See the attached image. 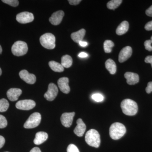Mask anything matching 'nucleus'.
Returning a JSON list of instances; mask_svg holds the SVG:
<instances>
[{
    "instance_id": "f257e3e1",
    "label": "nucleus",
    "mask_w": 152,
    "mask_h": 152,
    "mask_svg": "<svg viewBox=\"0 0 152 152\" xmlns=\"http://www.w3.org/2000/svg\"><path fill=\"white\" fill-rule=\"evenodd\" d=\"M121 108L123 113L129 116L134 115L138 110L137 103L130 99L124 100L121 103Z\"/></svg>"
},
{
    "instance_id": "f03ea898",
    "label": "nucleus",
    "mask_w": 152,
    "mask_h": 152,
    "mask_svg": "<svg viewBox=\"0 0 152 152\" xmlns=\"http://www.w3.org/2000/svg\"><path fill=\"white\" fill-rule=\"evenodd\" d=\"M126 128L124 125L120 123H115L110 128V135L114 140H118L124 135L126 133Z\"/></svg>"
},
{
    "instance_id": "7ed1b4c3",
    "label": "nucleus",
    "mask_w": 152,
    "mask_h": 152,
    "mask_svg": "<svg viewBox=\"0 0 152 152\" xmlns=\"http://www.w3.org/2000/svg\"><path fill=\"white\" fill-rule=\"evenodd\" d=\"M85 140L87 143L91 146L97 148L100 145V136L97 131L94 129L87 132L85 136Z\"/></svg>"
},
{
    "instance_id": "20e7f679",
    "label": "nucleus",
    "mask_w": 152,
    "mask_h": 152,
    "mask_svg": "<svg viewBox=\"0 0 152 152\" xmlns=\"http://www.w3.org/2000/svg\"><path fill=\"white\" fill-rule=\"evenodd\" d=\"M40 42L45 48L52 50L56 47V38L51 33H46L40 38Z\"/></svg>"
},
{
    "instance_id": "39448f33",
    "label": "nucleus",
    "mask_w": 152,
    "mask_h": 152,
    "mask_svg": "<svg viewBox=\"0 0 152 152\" xmlns=\"http://www.w3.org/2000/svg\"><path fill=\"white\" fill-rule=\"evenodd\" d=\"M28 50L27 44L23 41H17L12 47V53L14 56H21L26 55Z\"/></svg>"
},
{
    "instance_id": "423d86ee",
    "label": "nucleus",
    "mask_w": 152,
    "mask_h": 152,
    "mask_svg": "<svg viewBox=\"0 0 152 152\" xmlns=\"http://www.w3.org/2000/svg\"><path fill=\"white\" fill-rule=\"evenodd\" d=\"M41 115L39 113H34L32 114L26 121L24 125V127L26 129H33L37 127L41 122Z\"/></svg>"
},
{
    "instance_id": "0eeeda50",
    "label": "nucleus",
    "mask_w": 152,
    "mask_h": 152,
    "mask_svg": "<svg viewBox=\"0 0 152 152\" xmlns=\"http://www.w3.org/2000/svg\"><path fill=\"white\" fill-rule=\"evenodd\" d=\"M36 106V103L32 100L26 99L19 101L16 104V107L19 110H29L34 108Z\"/></svg>"
},
{
    "instance_id": "6e6552de",
    "label": "nucleus",
    "mask_w": 152,
    "mask_h": 152,
    "mask_svg": "<svg viewBox=\"0 0 152 152\" xmlns=\"http://www.w3.org/2000/svg\"><path fill=\"white\" fill-rule=\"evenodd\" d=\"M58 92V90L56 85L53 83H50L49 85L48 91L44 95V97L47 100L53 101L57 96Z\"/></svg>"
},
{
    "instance_id": "1a4fd4ad",
    "label": "nucleus",
    "mask_w": 152,
    "mask_h": 152,
    "mask_svg": "<svg viewBox=\"0 0 152 152\" xmlns=\"http://www.w3.org/2000/svg\"><path fill=\"white\" fill-rule=\"evenodd\" d=\"M16 20L21 24L31 23L34 20V15L28 12H22L17 15Z\"/></svg>"
},
{
    "instance_id": "9d476101",
    "label": "nucleus",
    "mask_w": 152,
    "mask_h": 152,
    "mask_svg": "<svg viewBox=\"0 0 152 152\" xmlns=\"http://www.w3.org/2000/svg\"><path fill=\"white\" fill-rule=\"evenodd\" d=\"M20 78L29 84H34L36 81V77L34 75L30 74L26 70L21 71L19 73Z\"/></svg>"
},
{
    "instance_id": "9b49d317",
    "label": "nucleus",
    "mask_w": 152,
    "mask_h": 152,
    "mask_svg": "<svg viewBox=\"0 0 152 152\" xmlns=\"http://www.w3.org/2000/svg\"><path fill=\"white\" fill-rule=\"evenodd\" d=\"M75 115V112L63 113L61 118L62 124L65 127H70L72 124L73 120Z\"/></svg>"
},
{
    "instance_id": "f8f14e48",
    "label": "nucleus",
    "mask_w": 152,
    "mask_h": 152,
    "mask_svg": "<svg viewBox=\"0 0 152 152\" xmlns=\"http://www.w3.org/2000/svg\"><path fill=\"white\" fill-rule=\"evenodd\" d=\"M132 49L131 47L126 46L122 49L119 55V61L123 63L128 60L132 56Z\"/></svg>"
},
{
    "instance_id": "ddd939ff",
    "label": "nucleus",
    "mask_w": 152,
    "mask_h": 152,
    "mask_svg": "<svg viewBox=\"0 0 152 152\" xmlns=\"http://www.w3.org/2000/svg\"><path fill=\"white\" fill-rule=\"evenodd\" d=\"M64 16V13L63 11H57L52 14L51 17L49 18V21L54 26L59 25L62 20Z\"/></svg>"
},
{
    "instance_id": "4468645a",
    "label": "nucleus",
    "mask_w": 152,
    "mask_h": 152,
    "mask_svg": "<svg viewBox=\"0 0 152 152\" xmlns=\"http://www.w3.org/2000/svg\"><path fill=\"white\" fill-rule=\"evenodd\" d=\"M69 79L66 77H63L58 80V84L60 90L64 94H68L70 91L69 85Z\"/></svg>"
},
{
    "instance_id": "2eb2a0df",
    "label": "nucleus",
    "mask_w": 152,
    "mask_h": 152,
    "mask_svg": "<svg viewBox=\"0 0 152 152\" xmlns=\"http://www.w3.org/2000/svg\"><path fill=\"white\" fill-rule=\"evenodd\" d=\"M77 126L74 129V132L78 137H81L84 134L86 126L82 119L79 118L77 121Z\"/></svg>"
},
{
    "instance_id": "dca6fc26",
    "label": "nucleus",
    "mask_w": 152,
    "mask_h": 152,
    "mask_svg": "<svg viewBox=\"0 0 152 152\" xmlns=\"http://www.w3.org/2000/svg\"><path fill=\"white\" fill-rule=\"evenodd\" d=\"M22 90L16 88H12L10 89L7 92V96L10 100L11 101H17L19 96L21 95Z\"/></svg>"
},
{
    "instance_id": "f3484780",
    "label": "nucleus",
    "mask_w": 152,
    "mask_h": 152,
    "mask_svg": "<svg viewBox=\"0 0 152 152\" xmlns=\"http://www.w3.org/2000/svg\"><path fill=\"white\" fill-rule=\"evenodd\" d=\"M124 77L129 85H135L139 82V75L134 73L127 72L125 74Z\"/></svg>"
},
{
    "instance_id": "a211bd4d",
    "label": "nucleus",
    "mask_w": 152,
    "mask_h": 152,
    "mask_svg": "<svg viewBox=\"0 0 152 152\" xmlns=\"http://www.w3.org/2000/svg\"><path fill=\"white\" fill-rule=\"evenodd\" d=\"M48 138V134L43 132H38L36 134L35 138L34 140V143L37 145H41L45 142Z\"/></svg>"
},
{
    "instance_id": "6ab92c4d",
    "label": "nucleus",
    "mask_w": 152,
    "mask_h": 152,
    "mask_svg": "<svg viewBox=\"0 0 152 152\" xmlns=\"http://www.w3.org/2000/svg\"><path fill=\"white\" fill-rule=\"evenodd\" d=\"M86 31L84 29H81L78 31L72 33L71 37L72 39L76 43H79L83 41L84 37Z\"/></svg>"
},
{
    "instance_id": "aec40b11",
    "label": "nucleus",
    "mask_w": 152,
    "mask_h": 152,
    "mask_svg": "<svg viewBox=\"0 0 152 152\" xmlns=\"http://www.w3.org/2000/svg\"><path fill=\"white\" fill-rule=\"evenodd\" d=\"M129 28V23L126 21H124L122 22L117 28L116 32L118 35H122L128 31Z\"/></svg>"
},
{
    "instance_id": "412c9836",
    "label": "nucleus",
    "mask_w": 152,
    "mask_h": 152,
    "mask_svg": "<svg viewBox=\"0 0 152 152\" xmlns=\"http://www.w3.org/2000/svg\"><path fill=\"white\" fill-rule=\"evenodd\" d=\"M105 66L107 69L112 75L115 74L117 71V66L113 60L111 59H109L105 63Z\"/></svg>"
},
{
    "instance_id": "4be33fe9",
    "label": "nucleus",
    "mask_w": 152,
    "mask_h": 152,
    "mask_svg": "<svg viewBox=\"0 0 152 152\" xmlns=\"http://www.w3.org/2000/svg\"><path fill=\"white\" fill-rule=\"evenodd\" d=\"M49 65L50 67L54 72H62L64 70V67L61 64L55 61H51L49 62Z\"/></svg>"
},
{
    "instance_id": "5701e85b",
    "label": "nucleus",
    "mask_w": 152,
    "mask_h": 152,
    "mask_svg": "<svg viewBox=\"0 0 152 152\" xmlns=\"http://www.w3.org/2000/svg\"><path fill=\"white\" fill-rule=\"evenodd\" d=\"M72 58L69 55H65L62 57L61 64L64 67L69 68L72 65Z\"/></svg>"
},
{
    "instance_id": "b1692460",
    "label": "nucleus",
    "mask_w": 152,
    "mask_h": 152,
    "mask_svg": "<svg viewBox=\"0 0 152 152\" xmlns=\"http://www.w3.org/2000/svg\"><path fill=\"white\" fill-rule=\"evenodd\" d=\"M121 0H112L107 4V7L110 10H115L122 3Z\"/></svg>"
},
{
    "instance_id": "393cba45",
    "label": "nucleus",
    "mask_w": 152,
    "mask_h": 152,
    "mask_svg": "<svg viewBox=\"0 0 152 152\" xmlns=\"http://www.w3.org/2000/svg\"><path fill=\"white\" fill-rule=\"evenodd\" d=\"M114 44L113 41L107 40L104 42V50L106 53H110L112 52V48L114 47Z\"/></svg>"
},
{
    "instance_id": "a878e982",
    "label": "nucleus",
    "mask_w": 152,
    "mask_h": 152,
    "mask_svg": "<svg viewBox=\"0 0 152 152\" xmlns=\"http://www.w3.org/2000/svg\"><path fill=\"white\" fill-rule=\"evenodd\" d=\"M10 106L9 102L5 99L0 100V112L2 113L7 111Z\"/></svg>"
},
{
    "instance_id": "bb28decb",
    "label": "nucleus",
    "mask_w": 152,
    "mask_h": 152,
    "mask_svg": "<svg viewBox=\"0 0 152 152\" xmlns=\"http://www.w3.org/2000/svg\"><path fill=\"white\" fill-rule=\"evenodd\" d=\"M92 99L96 102H101L104 100V97L102 95L100 94H95L91 96Z\"/></svg>"
},
{
    "instance_id": "cd10ccee",
    "label": "nucleus",
    "mask_w": 152,
    "mask_h": 152,
    "mask_svg": "<svg viewBox=\"0 0 152 152\" xmlns=\"http://www.w3.org/2000/svg\"><path fill=\"white\" fill-rule=\"evenodd\" d=\"M2 1L13 7H16L19 5V1L18 0H3Z\"/></svg>"
},
{
    "instance_id": "c85d7f7f",
    "label": "nucleus",
    "mask_w": 152,
    "mask_h": 152,
    "mask_svg": "<svg viewBox=\"0 0 152 152\" xmlns=\"http://www.w3.org/2000/svg\"><path fill=\"white\" fill-rule=\"evenodd\" d=\"M7 121L5 117L0 115V129H3L7 127Z\"/></svg>"
},
{
    "instance_id": "c756f323",
    "label": "nucleus",
    "mask_w": 152,
    "mask_h": 152,
    "mask_svg": "<svg viewBox=\"0 0 152 152\" xmlns=\"http://www.w3.org/2000/svg\"><path fill=\"white\" fill-rule=\"evenodd\" d=\"M67 152H80L77 147L74 144L69 145L67 148Z\"/></svg>"
},
{
    "instance_id": "7c9ffc66",
    "label": "nucleus",
    "mask_w": 152,
    "mask_h": 152,
    "mask_svg": "<svg viewBox=\"0 0 152 152\" xmlns=\"http://www.w3.org/2000/svg\"><path fill=\"white\" fill-rule=\"evenodd\" d=\"M152 42L150 40H147L145 41L144 42V45H145V48L147 50L149 51H152V46H151Z\"/></svg>"
},
{
    "instance_id": "2f4dec72",
    "label": "nucleus",
    "mask_w": 152,
    "mask_h": 152,
    "mask_svg": "<svg viewBox=\"0 0 152 152\" xmlns=\"http://www.w3.org/2000/svg\"><path fill=\"white\" fill-rule=\"evenodd\" d=\"M146 91L148 94H150L152 92V82L148 83V86L146 88Z\"/></svg>"
},
{
    "instance_id": "473e14b6",
    "label": "nucleus",
    "mask_w": 152,
    "mask_h": 152,
    "mask_svg": "<svg viewBox=\"0 0 152 152\" xmlns=\"http://www.w3.org/2000/svg\"><path fill=\"white\" fill-rule=\"evenodd\" d=\"M145 28L147 31H151L152 30V21L148 22L145 26Z\"/></svg>"
},
{
    "instance_id": "72a5a7b5",
    "label": "nucleus",
    "mask_w": 152,
    "mask_h": 152,
    "mask_svg": "<svg viewBox=\"0 0 152 152\" xmlns=\"http://www.w3.org/2000/svg\"><path fill=\"white\" fill-rule=\"evenodd\" d=\"M68 1L69 2V4L72 5H77L80 4L81 1V0H69Z\"/></svg>"
},
{
    "instance_id": "f704fd0d",
    "label": "nucleus",
    "mask_w": 152,
    "mask_h": 152,
    "mask_svg": "<svg viewBox=\"0 0 152 152\" xmlns=\"http://www.w3.org/2000/svg\"><path fill=\"white\" fill-rule=\"evenodd\" d=\"M145 62L146 63H149V64H151V66L152 68V56H148L146 57L145 58Z\"/></svg>"
},
{
    "instance_id": "c9c22d12",
    "label": "nucleus",
    "mask_w": 152,
    "mask_h": 152,
    "mask_svg": "<svg viewBox=\"0 0 152 152\" xmlns=\"http://www.w3.org/2000/svg\"><path fill=\"white\" fill-rule=\"evenodd\" d=\"M5 143V140L4 138L2 136H0V149L1 148Z\"/></svg>"
},
{
    "instance_id": "e433bc0d",
    "label": "nucleus",
    "mask_w": 152,
    "mask_h": 152,
    "mask_svg": "<svg viewBox=\"0 0 152 152\" xmlns=\"http://www.w3.org/2000/svg\"><path fill=\"white\" fill-rule=\"evenodd\" d=\"M145 13L147 15L150 17H152V5L147 9L145 12Z\"/></svg>"
},
{
    "instance_id": "4c0bfd02",
    "label": "nucleus",
    "mask_w": 152,
    "mask_h": 152,
    "mask_svg": "<svg viewBox=\"0 0 152 152\" xmlns=\"http://www.w3.org/2000/svg\"><path fill=\"white\" fill-rule=\"evenodd\" d=\"M78 56L79 57H80V58H83L88 56V55L86 53H84V52H82V53H80L79 54Z\"/></svg>"
},
{
    "instance_id": "58836bf2",
    "label": "nucleus",
    "mask_w": 152,
    "mask_h": 152,
    "mask_svg": "<svg viewBox=\"0 0 152 152\" xmlns=\"http://www.w3.org/2000/svg\"><path fill=\"white\" fill-rule=\"evenodd\" d=\"M30 152H42L40 149L38 147H35L32 149L30 151Z\"/></svg>"
},
{
    "instance_id": "ea45409f",
    "label": "nucleus",
    "mask_w": 152,
    "mask_h": 152,
    "mask_svg": "<svg viewBox=\"0 0 152 152\" xmlns=\"http://www.w3.org/2000/svg\"><path fill=\"white\" fill-rule=\"evenodd\" d=\"M79 44H80V45L82 47H86V46L88 45V43L86 42H83V41L80 42Z\"/></svg>"
},
{
    "instance_id": "a19ab883",
    "label": "nucleus",
    "mask_w": 152,
    "mask_h": 152,
    "mask_svg": "<svg viewBox=\"0 0 152 152\" xmlns=\"http://www.w3.org/2000/svg\"><path fill=\"white\" fill-rule=\"evenodd\" d=\"M2 53V48L1 47V45H0V55Z\"/></svg>"
},
{
    "instance_id": "79ce46f5",
    "label": "nucleus",
    "mask_w": 152,
    "mask_h": 152,
    "mask_svg": "<svg viewBox=\"0 0 152 152\" xmlns=\"http://www.w3.org/2000/svg\"><path fill=\"white\" fill-rule=\"evenodd\" d=\"M1 74H2L1 69V68H0V76H1Z\"/></svg>"
},
{
    "instance_id": "37998d69",
    "label": "nucleus",
    "mask_w": 152,
    "mask_h": 152,
    "mask_svg": "<svg viewBox=\"0 0 152 152\" xmlns=\"http://www.w3.org/2000/svg\"><path fill=\"white\" fill-rule=\"evenodd\" d=\"M150 40L151 41V42L152 43V36L151 37V39H150Z\"/></svg>"
},
{
    "instance_id": "c03bdc74",
    "label": "nucleus",
    "mask_w": 152,
    "mask_h": 152,
    "mask_svg": "<svg viewBox=\"0 0 152 152\" xmlns=\"http://www.w3.org/2000/svg\"></svg>"
}]
</instances>
